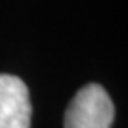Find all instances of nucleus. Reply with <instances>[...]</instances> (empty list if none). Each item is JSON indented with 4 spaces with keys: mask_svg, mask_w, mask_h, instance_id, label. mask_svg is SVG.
Wrapping results in <instances>:
<instances>
[{
    "mask_svg": "<svg viewBox=\"0 0 128 128\" xmlns=\"http://www.w3.org/2000/svg\"><path fill=\"white\" fill-rule=\"evenodd\" d=\"M28 88L22 78L0 73V128H30Z\"/></svg>",
    "mask_w": 128,
    "mask_h": 128,
    "instance_id": "f03ea898",
    "label": "nucleus"
},
{
    "mask_svg": "<svg viewBox=\"0 0 128 128\" xmlns=\"http://www.w3.org/2000/svg\"><path fill=\"white\" fill-rule=\"evenodd\" d=\"M115 106L105 88L88 83L76 92L65 112V128H110Z\"/></svg>",
    "mask_w": 128,
    "mask_h": 128,
    "instance_id": "f257e3e1",
    "label": "nucleus"
}]
</instances>
